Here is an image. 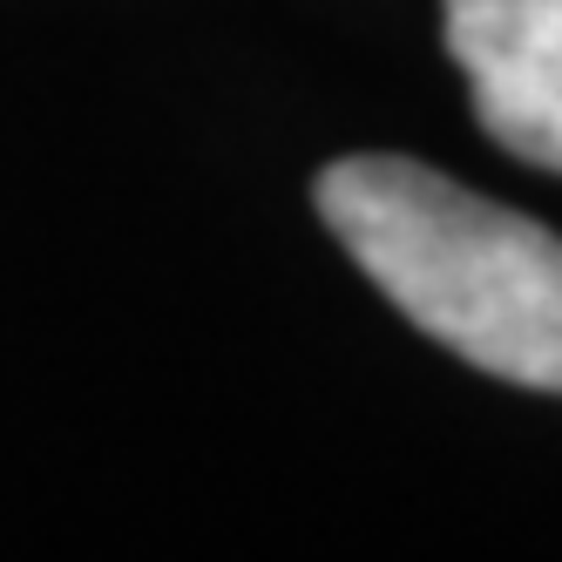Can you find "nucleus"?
Listing matches in <instances>:
<instances>
[{"instance_id": "nucleus-1", "label": "nucleus", "mask_w": 562, "mask_h": 562, "mask_svg": "<svg viewBox=\"0 0 562 562\" xmlns=\"http://www.w3.org/2000/svg\"><path fill=\"white\" fill-rule=\"evenodd\" d=\"M318 217L352 265L468 367L562 393V237L414 156H346Z\"/></svg>"}, {"instance_id": "nucleus-2", "label": "nucleus", "mask_w": 562, "mask_h": 562, "mask_svg": "<svg viewBox=\"0 0 562 562\" xmlns=\"http://www.w3.org/2000/svg\"><path fill=\"white\" fill-rule=\"evenodd\" d=\"M448 55L508 156L562 170V0H448Z\"/></svg>"}]
</instances>
